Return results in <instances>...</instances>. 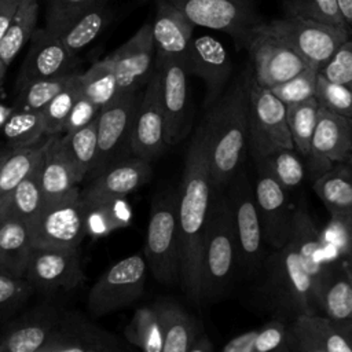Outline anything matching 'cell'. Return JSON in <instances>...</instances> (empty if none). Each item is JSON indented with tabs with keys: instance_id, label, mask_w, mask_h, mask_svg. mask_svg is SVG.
I'll use <instances>...</instances> for the list:
<instances>
[{
	"instance_id": "6",
	"label": "cell",
	"mask_w": 352,
	"mask_h": 352,
	"mask_svg": "<svg viewBox=\"0 0 352 352\" xmlns=\"http://www.w3.org/2000/svg\"><path fill=\"white\" fill-rule=\"evenodd\" d=\"M267 32L292 47L308 66L320 69L351 38V29L302 16H285L263 22Z\"/></svg>"
},
{
	"instance_id": "24",
	"label": "cell",
	"mask_w": 352,
	"mask_h": 352,
	"mask_svg": "<svg viewBox=\"0 0 352 352\" xmlns=\"http://www.w3.org/2000/svg\"><path fill=\"white\" fill-rule=\"evenodd\" d=\"M287 351L352 352L346 333L326 315L300 314L287 326Z\"/></svg>"
},
{
	"instance_id": "42",
	"label": "cell",
	"mask_w": 352,
	"mask_h": 352,
	"mask_svg": "<svg viewBox=\"0 0 352 352\" xmlns=\"http://www.w3.org/2000/svg\"><path fill=\"white\" fill-rule=\"evenodd\" d=\"M84 206L87 212V234L94 236H102L114 230L124 228L129 226L132 219L131 208L124 198Z\"/></svg>"
},
{
	"instance_id": "23",
	"label": "cell",
	"mask_w": 352,
	"mask_h": 352,
	"mask_svg": "<svg viewBox=\"0 0 352 352\" xmlns=\"http://www.w3.org/2000/svg\"><path fill=\"white\" fill-rule=\"evenodd\" d=\"M59 311L52 304H40L1 324L0 352H44Z\"/></svg>"
},
{
	"instance_id": "64",
	"label": "cell",
	"mask_w": 352,
	"mask_h": 352,
	"mask_svg": "<svg viewBox=\"0 0 352 352\" xmlns=\"http://www.w3.org/2000/svg\"><path fill=\"white\" fill-rule=\"evenodd\" d=\"M346 165H348V166H349V169H351V172H352V160H351V161H349V162H348V164H346Z\"/></svg>"
},
{
	"instance_id": "40",
	"label": "cell",
	"mask_w": 352,
	"mask_h": 352,
	"mask_svg": "<svg viewBox=\"0 0 352 352\" xmlns=\"http://www.w3.org/2000/svg\"><path fill=\"white\" fill-rule=\"evenodd\" d=\"M319 104L314 98L286 106V121L294 150L307 158L311 151L312 135L318 120Z\"/></svg>"
},
{
	"instance_id": "14",
	"label": "cell",
	"mask_w": 352,
	"mask_h": 352,
	"mask_svg": "<svg viewBox=\"0 0 352 352\" xmlns=\"http://www.w3.org/2000/svg\"><path fill=\"white\" fill-rule=\"evenodd\" d=\"M246 48L252 59L253 81L263 88L280 84L308 66L292 47L267 32L263 22L256 26Z\"/></svg>"
},
{
	"instance_id": "15",
	"label": "cell",
	"mask_w": 352,
	"mask_h": 352,
	"mask_svg": "<svg viewBox=\"0 0 352 352\" xmlns=\"http://www.w3.org/2000/svg\"><path fill=\"white\" fill-rule=\"evenodd\" d=\"M160 73L161 103L165 120V143L176 146L191 131V106L187 88V72L183 59L155 58Z\"/></svg>"
},
{
	"instance_id": "60",
	"label": "cell",
	"mask_w": 352,
	"mask_h": 352,
	"mask_svg": "<svg viewBox=\"0 0 352 352\" xmlns=\"http://www.w3.org/2000/svg\"><path fill=\"white\" fill-rule=\"evenodd\" d=\"M7 65L0 59V87L3 85V81H4V76H6V70H7Z\"/></svg>"
},
{
	"instance_id": "2",
	"label": "cell",
	"mask_w": 352,
	"mask_h": 352,
	"mask_svg": "<svg viewBox=\"0 0 352 352\" xmlns=\"http://www.w3.org/2000/svg\"><path fill=\"white\" fill-rule=\"evenodd\" d=\"M252 73H243L208 110L204 120L213 188H226L246 150L249 138V94Z\"/></svg>"
},
{
	"instance_id": "54",
	"label": "cell",
	"mask_w": 352,
	"mask_h": 352,
	"mask_svg": "<svg viewBox=\"0 0 352 352\" xmlns=\"http://www.w3.org/2000/svg\"><path fill=\"white\" fill-rule=\"evenodd\" d=\"M100 107H98L94 102H91L85 95L81 94L77 96L63 126V133L77 131L98 118Z\"/></svg>"
},
{
	"instance_id": "41",
	"label": "cell",
	"mask_w": 352,
	"mask_h": 352,
	"mask_svg": "<svg viewBox=\"0 0 352 352\" xmlns=\"http://www.w3.org/2000/svg\"><path fill=\"white\" fill-rule=\"evenodd\" d=\"M60 139L80 179L88 177L96 160V120L77 131L62 133Z\"/></svg>"
},
{
	"instance_id": "39",
	"label": "cell",
	"mask_w": 352,
	"mask_h": 352,
	"mask_svg": "<svg viewBox=\"0 0 352 352\" xmlns=\"http://www.w3.org/2000/svg\"><path fill=\"white\" fill-rule=\"evenodd\" d=\"M3 135L10 143V148L34 144L44 138V120L38 110L15 109L3 121Z\"/></svg>"
},
{
	"instance_id": "16",
	"label": "cell",
	"mask_w": 352,
	"mask_h": 352,
	"mask_svg": "<svg viewBox=\"0 0 352 352\" xmlns=\"http://www.w3.org/2000/svg\"><path fill=\"white\" fill-rule=\"evenodd\" d=\"M166 147L160 73L154 66L153 74L142 89L135 111L129 148L132 155L151 162L158 158Z\"/></svg>"
},
{
	"instance_id": "11",
	"label": "cell",
	"mask_w": 352,
	"mask_h": 352,
	"mask_svg": "<svg viewBox=\"0 0 352 352\" xmlns=\"http://www.w3.org/2000/svg\"><path fill=\"white\" fill-rule=\"evenodd\" d=\"M142 89L118 92L100 109L96 118L98 150L91 177L110 164L125 158L122 155L125 151L131 153V129Z\"/></svg>"
},
{
	"instance_id": "4",
	"label": "cell",
	"mask_w": 352,
	"mask_h": 352,
	"mask_svg": "<svg viewBox=\"0 0 352 352\" xmlns=\"http://www.w3.org/2000/svg\"><path fill=\"white\" fill-rule=\"evenodd\" d=\"M263 292L272 307L292 318L319 311L315 287L289 241L265 261Z\"/></svg>"
},
{
	"instance_id": "26",
	"label": "cell",
	"mask_w": 352,
	"mask_h": 352,
	"mask_svg": "<svg viewBox=\"0 0 352 352\" xmlns=\"http://www.w3.org/2000/svg\"><path fill=\"white\" fill-rule=\"evenodd\" d=\"M289 241L293 243L304 270L312 279L319 307V293L330 261L327 258V250L322 242L320 232L304 205L294 208Z\"/></svg>"
},
{
	"instance_id": "49",
	"label": "cell",
	"mask_w": 352,
	"mask_h": 352,
	"mask_svg": "<svg viewBox=\"0 0 352 352\" xmlns=\"http://www.w3.org/2000/svg\"><path fill=\"white\" fill-rule=\"evenodd\" d=\"M287 16H302L330 25L348 28L336 0H287Z\"/></svg>"
},
{
	"instance_id": "53",
	"label": "cell",
	"mask_w": 352,
	"mask_h": 352,
	"mask_svg": "<svg viewBox=\"0 0 352 352\" xmlns=\"http://www.w3.org/2000/svg\"><path fill=\"white\" fill-rule=\"evenodd\" d=\"M287 351V326L280 319H274L258 327L254 352Z\"/></svg>"
},
{
	"instance_id": "44",
	"label": "cell",
	"mask_w": 352,
	"mask_h": 352,
	"mask_svg": "<svg viewBox=\"0 0 352 352\" xmlns=\"http://www.w3.org/2000/svg\"><path fill=\"white\" fill-rule=\"evenodd\" d=\"M77 73V72H74ZM74 73L48 77V78H36L16 84V96H15V109L22 110H38L41 111L44 106L70 81Z\"/></svg>"
},
{
	"instance_id": "61",
	"label": "cell",
	"mask_w": 352,
	"mask_h": 352,
	"mask_svg": "<svg viewBox=\"0 0 352 352\" xmlns=\"http://www.w3.org/2000/svg\"><path fill=\"white\" fill-rule=\"evenodd\" d=\"M8 151L10 150H0V169H1V165H3V162H4V160H6V157H7V154H8Z\"/></svg>"
},
{
	"instance_id": "25",
	"label": "cell",
	"mask_w": 352,
	"mask_h": 352,
	"mask_svg": "<svg viewBox=\"0 0 352 352\" xmlns=\"http://www.w3.org/2000/svg\"><path fill=\"white\" fill-rule=\"evenodd\" d=\"M76 55L70 54L60 37L47 28L36 29L30 37V48L21 67L16 84L74 73Z\"/></svg>"
},
{
	"instance_id": "19",
	"label": "cell",
	"mask_w": 352,
	"mask_h": 352,
	"mask_svg": "<svg viewBox=\"0 0 352 352\" xmlns=\"http://www.w3.org/2000/svg\"><path fill=\"white\" fill-rule=\"evenodd\" d=\"M254 197L263 230V238L274 250L283 248L290 238L294 208L287 191L261 166H257Z\"/></svg>"
},
{
	"instance_id": "9",
	"label": "cell",
	"mask_w": 352,
	"mask_h": 352,
	"mask_svg": "<svg viewBox=\"0 0 352 352\" xmlns=\"http://www.w3.org/2000/svg\"><path fill=\"white\" fill-rule=\"evenodd\" d=\"M248 143L254 160L282 148H294L286 121V104L268 88L257 85L253 77L249 94Z\"/></svg>"
},
{
	"instance_id": "46",
	"label": "cell",
	"mask_w": 352,
	"mask_h": 352,
	"mask_svg": "<svg viewBox=\"0 0 352 352\" xmlns=\"http://www.w3.org/2000/svg\"><path fill=\"white\" fill-rule=\"evenodd\" d=\"M33 293L32 285L19 275L0 274V324L12 319Z\"/></svg>"
},
{
	"instance_id": "52",
	"label": "cell",
	"mask_w": 352,
	"mask_h": 352,
	"mask_svg": "<svg viewBox=\"0 0 352 352\" xmlns=\"http://www.w3.org/2000/svg\"><path fill=\"white\" fill-rule=\"evenodd\" d=\"M324 78L352 87V40L348 38L319 69Z\"/></svg>"
},
{
	"instance_id": "33",
	"label": "cell",
	"mask_w": 352,
	"mask_h": 352,
	"mask_svg": "<svg viewBox=\"0 0 352 352\" xmlns=\"http://www.w3.org/2000/svg\"><path fill=\"white\" fill-rule=\"evenodd\" d=\"M109 21L110 12L106 4L99 3L72 19L58 36L69 52L77 55L102 33Z\"/></svg>"
},
{
	"instance_id": "36",
	"label": "cell",
	"mask_w": 352,
	"mask_h": 352,
	"mask_svg": "<svg viewBox=\"0 0 352 352\" xmlns=\"http://www.w3.org/2000/svg\"><path fill=\"white\" fill-rule=\"evenodd\" d=\"M29 227L12 219H0V263L14 275H23L32 248Z\"/></svg>"
},
{
	"instance_id": "32",
	"label": "cell",
	"mask_w": 352,
	"mask_h": 352,
	"mask_svg": "<svg viewBox=\"0 0 352 352\" xmlns=\"http://www.w3.org/2000/svg\"><path fill=\"white\" fill-rule=\"evenodd\" d=\"M314 191L329 213L352 210V172L346 164H336L318 175Z\"/></svg>"
},
{
	"instance_id": "13",
	"label": "cell",
	"mask_w": 352,
	"mask_h": 352,
	"mask_svg": "<svg viewBox=\"0 0 352 352\" xmlns=\"http://www.w3.org/2000/svg\"><path fill=\"white\" fill-rule=\"evenodd\" d=\"M22 276L33 290L45 293L72 290L85 280L77 248L32 245Z\"/></svg>"
},
{
	"instance_id": "51",
	"label": "cell",
	"mask_w": 352,
	"mask_h": 352,
	"mask_svg": "<svg viewBox=\"0 0 352 352\" xmlns=\"http://www.w3.org/2000/svg\"><path fill=\"white\" fill-rule=\"evenodd\" d=\"M320 238L326 250L333 249L338 257L348 258L352 254V241L342 213H330V221Z\"/></svg>"
},
{
	"instance_id": "58",
	"label": "cell",
	"mask_w": 352,
	"mask_h": 352,
	"mask_svg": "<svg viewBox=\"0 0 352 352\" xmlns=\"http://www.w3.org/2000/svg\"><path fill=\"white\" fill-rule=\"evenodd\" d=\"M336 1L341 12V16L344 18L346 26L352 32V0H336Z\"/></svg>"
},
{
	"instance_id": "62",
	"label": "cell",
	"mask_w": 352,
	"mask_h": 352,
	"mask_svg": "<svg viewBox=\"0 0 352 352\" xmlns=\"http://www.w3.org/2000/svg\"><path fill=\"white\" fill-rule=\"evenodd\" d=\"M345 333H346V336H348V338H349V341H351V344H352V326L348 327V329L345 330Z\"/></svg>"
},
{
	"instance_id": "7",
	"label": "cell",
	"mask_w": 352,
	"mask_h": 352,
	"mask_svg": "<svg viewBox=\"0 0 352 352\" xmlns=\"http://www.w3.org/2000/svg\"><path fill=\"white\" fill-rule=\"evenodd\" d=\"M147 263L143 254H131L107 268L92 285L87 307L91 315L103 316L126 308L138 301L147 276Z\"/></svg>"
},
{
	"instance_id": "20",
	"label": "cell",
	"mask_w": 352,
	"mask_h": 352,
	"mask_svg": "<svg viewBox=\"0 0 352 352\" xmlns=\"http://www.w3.org/2000/svg\"><path fill=\"white\" fill-rule=\"evenodd\" d=\"M151 162L131 155L116 161L91 177L80 191L84 205H96L125 198L151 179Z\"/></svg>"
},
{
	"instance_id": "43",
	"label": "cell",
	"mask_w": 352,
	"mask_h": 352,
	"mask_svg": "<svg viewBox=\"0 0 352 352\" xmlns=\"http://www.w3.org/2000/svg\"><path fill=\"white\" fill-rule=\"evenodd\" d=\"M256 165L264 168L285 191L297 188L305 177V166L294 148H282L264 158L256 160Z\"/></svg>"
},
{
	"instance_id": "50",
	"label": "cell",
	"mask_w": 352,
	"mask_h": 352,
	"mask_svg": "<svg viewBox=\"0 0 352 352\" xmlns=\"http://www.w3.org/2000/svg\"><path fill=\"white\" fill-rule=\"evenodd\" d=\"M99 3L104 0H51L45 28L58 34L72 19Z\"/></svg>"
},
{
	"instance_id": "48",
	"label": "cell",
	"mask_w": 352,
	"mask_h": 352,
	"mask_svg": "<svg viewBox=\"0 0 352 352\" xmlns=\"http://www.w3.org/2000/svg\"><path fill=\"white\" fill-rule=\"evenodd\" d=\"M315 99L319 107L345 117H352V87L318 74Z\"/></svg>"
},
{
	"instance_id": "22",
	"label": "cell",
	"mask_w": 352,
	"mask_h": 352,
	"mask_svg": "<svg viewBox=\"0 0 352 352\" xmlns=\"http://www.w3.org/2000/svg\"><path fill=\"white\" fill-rule=\"evenodd\" d=\"M109 56L117 77V94L142 89L153 74L155 63L151 23L142 25L132 37Z\"/></svg>"
},
{
	"instance_id": "57",
	"label": "cell",
	"mask_w": 352,
	"mask_h": 352,
	"mask_svg": "<svg viewBox=\"0 0 352 352\" xmlns=\"http://www.w3.org/2000/svg\"><path fill=\"white\" fill-rule=\"evenodd\" d=\"M213 349H214V346H213L212 341L209 340V337L205 334H199L195 338L194 344L191 345L190 352H212Z\"/></svg>"
},
{
	"instance_id": "59",
	"label": "cell",
	"mask_w": 352,
	"mask_h": 352,
	"mask_svg": "<svg viewBox=\"0 0 352 352\" xmlns=\"http://www.w3.org/2000/svg\"><path fill=\"white\" fill-rule=\"evenodd\" d=\"M345 220H346V224H348V231H349V236H351V241H352V210L349 212H342Z\"/></svg>"
},
{
	"instance_id": "38",
	"label": "cell",
	"mask_w": 352,
	"mask_h": 352,
	"mask_svg": "<svg viewBox=\"0 0 352 352\" xmlns=\"http://www.w3.org/2000/svg\"><path fill=\"white\" fill-rule=\"evenodd\" d=\"M126 341L144 352H162L164 338L154 305L139 307L124 329Z\"/></svg>"
},
{
	"instance_id": "8",
	"label": "cell",
	"mask_w": 352,
	"mask_h": 352,
	"mask_svg": "<svg viewBox=\"0 0 352 352\" xmlns=\"http://www.w3.org/2000/svg\"><path fill=\"white\" fill-rule=\"evenodd\" d=\"M28 227L34 246L78 249L87 234V212L78 187L60 199L44 204Z\"/></svg>"
},
{
	"instance_id": "34",
	"label": "cell",
	"mask_w": 352,
	"mask_h": 352,
	"mask_svg": "<svg viewBox=\"0 0 352 352\" xmlns=\"http://www.w3.org/2000/svg\"><path fill=\"white\" fill-rule=\"evenodd\" d=\"M38 18L37 0H21L0 41V59L10 66L36 30Z\"/></svg>"
},
{
	"instance_id": "29",
	"label": "cell",
	"mask_w": 352,
	"mask_h": 352,
	"mask_svg": "<svg viewBox=\"0 0 352 352\" xmlns=\"http://www.w3.org/2000/svg\"><path fill=\"white\" fill-rule=\"evenodd\" d=\"M319 311L344 331L352 326V280L346 258L330 261L319 293Z\"/></svg>"
},
{
	"instance_id": "55",
	"label": "cell",
	"mask_w": 352,
	"mask_h": 352,
	"mask_svg": "<svg viewBox=\"0 0 352 352\" xmlns=\"http://www.w3.org/2000/svg\"><path fill=\"white\" fill-rule=\"evenodd\" d=\"M258 329L245 331L236 337L228 340L223 346V352H254V342Z\"/></svg>"
},
{
	"instance_id": "21",
	"label": "cell",
	"mask_w": 352,
	"mask_h": 352,
	"mask_svg": "<svg viewBox=\"0 0 352 352\" xmlns=\"http://www.w3.org/2000/svg\"><path fill=\"white\" fill-rule=\"evenodd\" d=\"M307 158H309L311 168L319 173L336 164H348L352 160V117L319 107Z\"/></svg>"
},
{
	"instance_id": "45",
	"label": "cell",
	"mask_w": 352,
	"mask_h": 352,
	"mask_svg": "<svg viewBox=\"0 0 352 352\" xmlns=\"http://www.w3.org/2000/svg\"><path fill=\"white\" fill-rule=\"evenodd\" d=\"M80 95L78 73H74L66 87L59 91L41 110L44 120V132L47 136L63 133L65 121Z\"/></svg>"
},
{
	"instance_id": "18",
	"label": "cell",
	"mask_w": 352,
	"mask_h": 352,
	"mask_svg": "<svg viewBox=\"0 0 352 352\" xmlns=\"http://www.w3.org/2000/svg\"><path fill=\"white\" fill-rule=\"evenodd\" d=\"M187 74L197 76L205 84L204 107L209 110L223 95L232 65L226 47L212 36L192 37L183 58Z\"/></svg>"
},
{
	"instance_id": "12",
	"label": "cell",
	"mask_w": 352,
	"mask_h": 352,
	"mask_svg": "<svg viewBox=\"0 0 352 352\" xmlns=\"http://www.w3.org/2000/svg\"><path fill=\"white\" fill-rule=\"evenodd\" d=\"M226 192L232 212L239 264L245 270L257 268L264 256V238L254 197V186H252L245 170L238 169L227 184Z\"/></svg>"
},
{
	"instance_id": "5",
	"label": "cell",
	"mask_w": 352,
	"mask_h": 352,
	"mask_svg": "<svg viewBox=\"0 0 352 352\" xmlns=\"http://www.w3.org/2000/svg\"><path fill=\"white\" fill-rule=\"evenodd\" d=\"M143 256L155 280L166 286L179 282L177 190H165L153 198Z\"/></svg>"
},
{
	"instance_id": "27",
	"label": "cell",
	"mask_w": 352,
	"mask_h": 352,
	"mask_svg": "<svg viewBox=\"0 0 352 352\" xmlns=\"http://www.w3.org/2000/svg\"><path fill=\"white\" fill-rule=\"evenodd\" d=\"M60 135L47 138L40 160V186L44 204L60 199L77 188L81 182L65 150Z\"/></svg>"
},
{
	"instance_id": "31",
	"label": "cell",
	"mask_w": 352,
	"mask_h": 352,
	"mask_svg": "<svg viewBox=\"0 0 352 352\" xmlns=\"http://www.w3.org/2000/svg\"><path fill=\"white\" fill-rule=\"evenodd\" d=\"M41 160V158H40ZM44 205L40 186V161L15 187L0 209V219H12L29 226Z\"/></svg>"
},
{
	"instance_id": "30",
	"label": "cell",
	"mask_w": 352,
	"mask_h": 352,
	"mask_svg": "<svg viewBox=\"0 0 352 352\" xmlns=\"http://www.w3.org/2000/svg\"><path fill=\"white\" fill-rule=\"evenodd\" d=\"M153 305L162 331V352H190L199 336L195 319L180 304L169 298L157 300Z\"/></svg>"
},
{
	"instance_id": "63",
	"label": "cell",
	"mask_w": 352,
	"mask_h": 352,
	"mask_svg": "<svg viewBox=\"0 0 352 352\" xmlns=\"http://www.w3.org/2000/svg\"><path fill=\"white\" fill-rule=\"evenodd\" d=\"M0 274H11V272H10V271H8V270H7V268L0 263Z\"/></svg>"
},
{
	"instance_id": "3",
	"label": "cell",
	"mask_w": 352,
	"mask_h": 352,
	"mask_svg": "<svg viewBox=\"0 0 352 352\" xmlns=\"http://www.w3.org/2000/svg\"><path fill=\"white\" fill-rule=\"evenodd\" d=\"M239 264L232 212L226 188H213L202 243V302L213 301L228 287Z\"/></svg>"
},
{
	"instance_id": "37",
	"label": "cell",
	"mask_w": 352,
	"mask_h": 352,
	"mask_svg": "<svg viewBox=\"0 0 352 352\" xmlns=\"http://www.w3.org/2000/svg\"><path fill=\"white\" fill-rule=\"evenodd\" d=\"M80 91L98 107H103L117 95V77L110 56L96 60L88 70L78 73Z\"/></svg>"
},
{
	"instance_id": "56",
	"label": "cell",
	"mask_w": 352,
	"mask_h": 352,
	"mask_svg": "<svg viewBox=\"0 0 352 352\" xmlns=\"http://www.w3.org/2000/svg\"><path fill=\"white\" fill-rule=\"evenodd\" d=\"M21 0H0V41Z\"/></svg>"
},
{
	"instance_id": "35",
	"label": "cell",
	"mask_w": 352,
	"mask_h": 352,
	"mask_svg": "<svg viewBox=\"0 0 352 352\" xmlns=\"http://www.w3.org/2000/svg\"><path fill=\"white\" fill-rule=\"evenodd\" d=\"M47 138L30 146L10 148L0 169V209L15 187L40 161Z\"/></svg>"
},
{
	"instance_id": "47",
	"label": "cell",
	"mask_w": 352,
	"mask_h": 352,
	"mask_svg": "<svg viewBox=\"0 0 352 352\" xmlns=\"http://www.w3.org/2000/svg\"><path fill=\"white\" fill-rule=\"evenodd\" d=\"M319 69L307 66L292 78L268 88L286 106L315 96Z\"/></svg>"
},
{
	"instance_id": "10",
	"label": "cell",
	"mask_w": 352,
	"mask_h": 352,
	"mask_svg": "<svg viewBox=\"0 0 352 352\" xmlns=\"http://www.w3.org/2000/svg\"><path fill=\"white\" fill-rule=\"evenodd\" d=\"M195 26L227 33L246 47L260 22L250 0H166Z\"/></svg>"
},
{
	"instance_id": "1",
	"label": "cell",
	"mask_w": 352,
	"mask_h": 352,
	"mask_svg": "<svg viewBox=\"0 0 352 352\" xmlns=\"http://www.w3.org/2000/svg\"><path fill=\"white\" fill-rule=\"evenodd\" d=\"M212 191L208 133L202 121L190 140L180 186L177 188L179 283L186 296L197 304H202V243Z\"/></svg>"
},
{
	"instance_id": "17",
	"label": "cell",
	"mask_w": 352,
	"mask_h": 352,
	"mask_svg": "<svg viewBox=\"0 0 352 352\" xmlns=\"http://www.w3.org/2000/svg\"><path fill=\"white\" fill-rule=\"evenodd\" d=\"M117 336L74 309H60L44 352H120Z\"/></svg>"
},
{
	"instance_id": "28",
	"label": "cell",
	"mask_w": 352,
	"mask_h": 352,
	"mask_svg": "<svg viewBox=\"0 0 352 352\" xmlns=\"http://www.w3.org/2000/svg\"><path fill=\"white\" fill-rule=\"evenodd\" d=\"M194 23L173 4L155 0V16L151 23L155 58L183 59L192 38Z\"/></svg>"
}]
</instances>
